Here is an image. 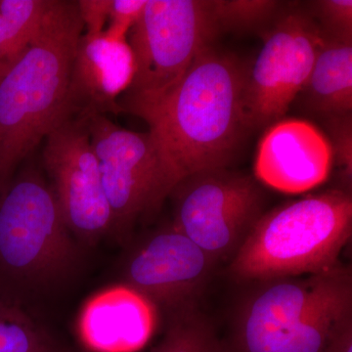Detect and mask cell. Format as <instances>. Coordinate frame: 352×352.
Wrapping results in <instances>:
<instances>
[{
    "label": "cell",
    "mask_w": 352,
    "mask_h": 352,
    "mask_svg": "<svg viewBox=\"0 0 352 352\" xmlns=\"http://www.w3.org/2000/svg\"><path fill=\"white\" fill-rule=\"evenodd\" d=\"M247 67L212 45L161 98L124 109L144 120L180 179L227 168L249 126L244 110Z\"/></svg>",
    "instance_id": "1"
},
{
    "label": "cell",
    "mask_w": 352,
    "mask_h": 352,
    "mask_svg": "<svg viewBox=\"0 0 352 352\" xmlns=\"http://www.w3.org/2000/svg\"><path fill=\"white\" fill-rule=\"evenodd\" d=\"M85 25L78 1L48 0L38 31L0 78V187L53 129L69 120L72 71Z\"/></svg>",
    "instance_id": "2"
},
{
    "label": "cell",
    "mask_w": 352,
    "mask_h": 352,
    "mask_svg": "<svg viewBox=\"0 0 352 352\" xmlns=\"http://www.w3.org/2000/svg\"><path fill=\"white\" fill-rule=\"evenodd\" d=\"M351 235V192L308 195L261 215L231 259L229 272L243 282L321 274L340 265Z\"/></svg>",
    "instance_id": "3"
},
{
    "label": "cell",
    "mask_w": 352,
    "mask_h": 352,
    "mask_svg": "<svg viewBox=\"0 0 352 352\" xmlns=\"http://www.w3.org/2000/svg\"><path fill=\"white\" fill-rule=\"evenodd\" d=\"M219 30L214 1L147 0L127 34L135 74L118 101L120 113L170 91L197 56L210 47Z\"/></svg>",
    "instance_id": "4"
},
{
    "label": "cell",
    "mask_w": 352,
    "mask_h": 352,
    "mask_svg": "<svg viewBox=\"0 0 352 352\" xmlns=\"http://www.w3.org/2000/svg\"><path fill=\"white\" fill-rule=\"evenodd\" d=\"M56 197L36 171L21 173L0 196V272L15 279L56 276L74 247Z\"/></svg>",
    "instance_id": "5"
},
{
    "label": "cell",
    "mask_w": 352,
    "mask_h": 352,
    "mask_svg": "<svg viewBox=\"0 0 352 352\" xmlns=\"http://www.w3.org/2000/svg\"><path fill=\"white\" fill-rule=\"evenodd\" d=\"M85 122L113 227L131 226L161 207L182 179L151 132L124 129L106 115Z\"/></svg>",
    "instance_id": "6"
},
{
    "label": "cell",
    "mask_w": 352,
    "mask_h": 352,
    "mask_svg": "<svg viewBox=\"0 0 352 352\" xmlns=\"http://www.w3.org/2000/svg\"><path fill=\"white\" fill-rule=\"evenodd\" d=\"M173 226L215 263L233 258L263 215V191L252 176L227 168L187 176L176 185Z\"/></svg>",
    "instance_id": "7"
},
{
    "label": "cell",
    "mask_w": 352,
    "mask_h": 352,
    "mask_svg": "<svg viewBox=\"0 0 352 352\" xmlns=\"http://www.w3.org/2000/svg\"><path fill=\"white\" fill-rule=\"evenodd\" d=\"M325 36L323 30L302 12L281 18L265 36L251 67H247L244 110L249 129L279 122L298 98Z\"/></svg>",
    "instance_id": "8"
},
{
    "label": "cell",
    "mask_w": 352,
    "mask_h": 352,
    "mask_svg": "<svg viewBox=\"0 0 352 352\" xmlns=\"http://www.w3.org/2000/svg\"><path fill=\"white\" fill-rule=\"evenodd\" d=\"M43 163L69 230L94 238L113 227L85 119L67 120L46 136Z\"/></svg>",
    "instance_id": "9"
},
{
    "label": "cell",
    "mask_w": 352,
    "mask_h": 352,
    "mask_svg": "<svg viewBox=\"0 0 352 352\" xmlns=\"http://www.w3.org/2000/svg\"><path fill=\"white\" fill-rule=\"evenodd\" d=\"M344 268L261 282L241 305L227 352H291L303 321Z\"/></svg>",
    "instance_id": "10"
},
{
    "label": "cell",
    "mask_w": 352,
    "mask_h": 352,
    "mask_svg": "<svg viewBox=\"0 0 352 352\" xmlns=\"http://www.w3.org/2000/svg\"><path fill=\"white\" fill-rule=\"evenodd\" d=\"M215 263L171 224L153 235L132 256L127 281L155 305H177L200 291Z\"/></svg>",
    "instance_id": "11"
},
{
    "label": "cell",
    "mask_w": 352,
    "mask_h": 352,
    "mask_svg": "<svg viewBox=\"0 0 352 352\" xmlns=\"http://www.w3.org/2000/svg\"><path fill=\"white\" fill-rule=\"evenodd\" d=\"M333 164L330 141L316 127L305 120H283L261 138L254 173L271 188L300 194L325 182Z\"/></svg>",
    "instance_id": "12"
},
{
    "label": "cell",
    "mask_w": 352,
    "mask_h": 352,
    "mask_svg": "<svg viewBox=\"0 0 352 352\" xmlns=\"http://www.w3.org/2000/svg\"><path fill=\"white\" fill-rule=\"evenodd\" d=\"M135 63L127 36L82 34L76 50L68 97L69 120L119 115L118 101L131 87Z\"/></svg>",
    "instance_id": "13"
},
{
    "label": "cell",
    "mask_w": 352,
    "mask_h": 352,
    "mask_svg": "<svg viewBox=\"0 0 352 352\" xmlns=\"http://www.w3.org/2000/svg\"><path fill=\"white\" fill-rule=\"evenodd\" d=\"M156 310L152 300L129 285L104 289L83 305L80 340L94 352H138L154 333Z\"/></svg>",
    "instance_id": "14"
},
{
    "label": "cell",
    "mask_w": 352,
    "mask_h": 352,
    "mask_svg": "<svg viewBox=\"0 0 352 352\" xmlns=\"http://www.w3.org/2000/svg\"><path fill=\"white\" fill-rule=\"evenodd\" d=\"M298 97H302L303 107L325 119L351 115L352 39L325 36L323 46Z\"/></svg>",
    "instance_id": "15"
},
{
    "label": "cell",
    "mask_w": 352,
    "mask_h": 352,
    "mask_svg": "<svg viewBox=\"0 0 352 352\" xmlns=\"http://www.w3.org/2000/svg\"><path fill=\"white\" fill-rule=\"evenodd\" d=\"M48 0H0V78L36 36Z\"/></svg>",
    "instance_id": "16"
},
{
    "label": "cell",
    "mask_w": 352,
    "mask_h": 352,
    "mask_svg": "<svg viewBox=\"0 0 352 352\" xmlns=\"http://www.w3.org/2000/svg\"><path fill=\"white\" fill-rule=\"evenodd\" d=\"M151 352H227L214 329L201 315L187 310L180 314Z\"/></svg>",
    "instance_id": "17"
},
{
    "label": "cell",
    "mask_w": 352,
    "mask_h": 352,
    "mask_svg": "<svg viewBox=\"0 0 352 352\" xmlns=\"http://www.w3.org/2000/svg\"><path fill=\"white\" fill-rule=\"evenodd\" d=\"M277 1L270 0H223L214 1L215 17L221 28H251L268 19L278 8Z\"/></svg>",
    "instance_id": "18"
},
{
    "label": "cell",
    "mask_w": 352,
    "mask_h": 352,
    "mask_svg": "<svg viewBox=\"0 0 352 352\" xmlns=\"http://www.w3.org/2000/svg\"><path fill=\"white\" fill-rule=\"evenodd\" d=\"M0 352H47L38 336L13 311L0 316Z\"/></svg>",
    "instance_id": "19"
},
{
    "label": "cell",
    "mask_w": 352,
    "mask_h": 352,
    "mask_svg": "<svg viewBox=\"0 0 352 352\" xmlns=\"http://www.w3.org/2000/svg\"><path fill=\"white\" fill-rule=\"evenodd\" d=\"M332 142L333 163L340 170V177L346 183L349 191L352 179V120L351 115L340 116L326 119ZM351 192V191H349Z\"/></svg>",
    "instance_id": "20"
},
{
    "label": "cell",
    "mask_w": 352,
    "mask_h": 352,
    "mask_svg": "<svg viewBox=\"0 0 352 352\" xmlns=\"http://www.w3.org/2000/svg\"><path fill=\"white\" fill-rule=\"evenodd\" d=\"M316 7L326 28L325 36L352 39L351 0H323L317 2Z\"/></svg>",
    "instance_id": "21"
},
{
    "label": "cell",
    "mask_w": 352,
    "mask_h": 352,
    "mask_svg": "<svg viewBox=\"0 0 352 352\" xmlns=\"http://www.w3.org/2000/svg\"><path fill=\"white\" fill-rule=\"evenodd\" d=\"M147 0H110L108 27L105 31L113 36H127L129 30L144 11Z\"/></svg>",
    "instance_id": "22"
},
{
    "label": "cell",
    "mask_w": 352,
    "mask_h": 352,
    "mask_svg": "<svg viewBox=\"0 0 352 352\" xmlns=\"http://www.w3.org/2000/svg\"><path fill=\"white\" fill-rule=\"evenodd\" d=\"M78 6L87 34H100L105 31L110 0H80Z\"/></svg>",
    "instance_id": "23"
},
{
    "label": "cell",
    "mask_w": 352,
    "mask_h": 352,
    "mask_svg": "<svg viewBox=\"0 0 352 352\" xmlns=\"http://www.w3.org/2000/svg\"><path fill=\"white\" fill-rule=\"evenodd\" d=\"M324 352H352V315L336 329Z\"/></svg>",
    "instance_id": "24"
},
{
    "label": "cell",
    "mask_w": 352,
    "mask_h": 352,
    "mask_svg": "<svg viewBox=\"0 0 352 352\" xmlns=\"http://www.w3.org/2000/svg\"><path fill=\"white\" fill-rule=\"evenodd\" d=\"M9 309H7V308L2 307L1 305H0V316H2L4 314H6L7 311H8Z\"/></svg>",
    "instance_id": "25"
}]
</instances>
